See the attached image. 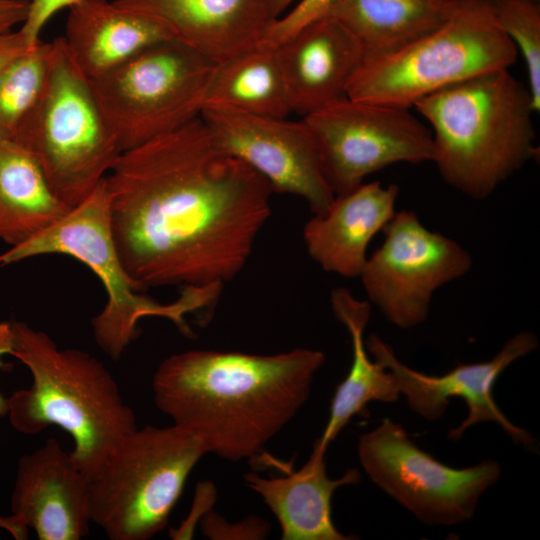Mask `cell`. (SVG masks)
<instances>
[{"mask_svg":"<svg viewBox=\"0 0 540 540\" xmlns=\"http://www.w3.org/2000/svg\"><path fill=\"white\" fill-rule=\"evenodd\" d=\"M105 184L113 240L141 292L224 286L271 215L270 185L223 151L200 117L122 152Z\"/></svg>","mask_w":540,"mask_h":540,"instance_id":"6da1fadb","label":"cell"},{"mask_svg":"<svg viewBox=\"0 0 540 540\" xmlns=\"http://www.w3.org/2000/svg\"><path fill=\"white\" fill-rule=\"evenodd\" d=\"M319 350L271 354L188 350L165 358L152 380L154 402L207 453L254 458L306 403Z\"/></svg>","mask_w":540,"mask_h":540,"instance_id":"7a4b0ae2","label":"cell"},{"mask_svg":"<svg viewBox=\"0 0 540 540\" xmlns=\"http://www.w3.org/2000/svg\"><path fill=\"white\" fill-rule=\"evenodd\" d=\"M412 107L431 130L439 174L470 198L490 196L539 156L531 94L509 69L451 84Z\"/></svg>","mask_w":540,"mask_h":540,"instance_id":"3957f363","label":"cell"},{"mask_svg":"<svg viewBox=\"0 0 540 540\" xmlns=\"http://www.w3.org/2000/svg\"><path fill=\"white\" fill-rule=\"evenodd\" d=\"M10 354L30 371L32 384L6 398V414L20 433L34 435L51 425L74 443L71 455L88 476L112 448L137 428L112 374L79 349L59 348L44 331L10 321Z\"/></svg>","mask_w":540,"mask_h":540,"instance_id":"277c9868","label":"cell"},{"mask_svg":"<svg viewBox=\"0 0 540 540\" xmlns=\"http://www.w3.org/2000/svg\"><path fill=\"white\" fill-rule=\"evenodd\" d=\"M49 254L79 260L101 281L107 300L92 318L91 326L97 345L114 360L139 335L138 323L143 318H165L183 334H191L186 317L212 308L223 288L218 284L183 287L179 297L170 303H161L139 291L113 240L105 179L55 223L0 254V266Z\"/></svg>","mask_w":540,"mask_h":540,"instance_id":"5b68a950","label":"cell"},{"mask_svg":"<svg viewBox=\"0 0 540 540\" xmlns=\"http://www.w3.org/2000/svg\"><path fill=\"white\" fill-rule=\"evenodd\" d=\"M517 56L488 0H457L437 28L391 52L365 56L349 83L347 97L411 108L451 84L509 69Z\"/></svg>","mask_w":540,"mask_h":540,"instance_id":"8992f818","label":"cell"},{"mask_svg":"<svg viewBox=\"0 0 540 540\" xmlns=\"http://www.w3.org/2000/svg\"><path fill=\"white\" fill-rule=\"evenodd\" d=\"M40 165L52 190L70 208L106 178L122 153L62 37L52 41L43 93L12 138Z\"/></svg>","mask_w":540,"mask_h":540,"instance_id":"52a82bcc","label":"cell"},{"mask_svg":"<svg viewBox=\"0 0 540 540\" xmlns=\"http://www.w3.org/2000/svg\"><path fill=\"white\" fill-rule=\"evenodd\" d=\"M206 454L172 424L138 427L88 476L92 523L111 540H148L168 524L185 482Z\"/></svg>","mask_w":540,"mask_h":540,"instance_id":"ba28073f","label":"cell"},{"mask_svg":"<svg viewBox=\"0 0 540 540\" xmlns=\"http://www.w3.org/2000/svg\"><path fill=\"white\" fill-rule=\"evenodd\" d=\"M217 63L167 38L90 79L121 152L200 117Z\"/></svg>","mask_w":540,"mask_h":540,"instance_id":"9c48e42d","label":"cell"},{"mask_svg":"<svg viewBox=\"0 0 540 540\" xmlns=\"http://www.w3.org/2000/svg\"><path fill=\"white\" fill-rule=\"evenodd\" d=\"M303 120L317 141L335 195L351 191L366 176L393 164L433 159L431 130L410 108L344 97Z\"/></svg>","mask_w":540,"mask_h":540,"instance_id":"30bf717a","label":"cell"},{"mask_svg":"<svg viewBox=\"0 0 540 540\" xmlns=\"http://www.w3.org/2000/svg\"><path fill=\"white\" fill-rule=\"evenodd\" d=\"M358 456L378 487L420 521L433 525L471 519L482 493L500 476V466L493 460L462 469L439 462L387 418L360 436Z\"/></svg>","mask_w":540,"mask_h":540,"instance_id":"8fae6325","label":"cell"},{"mask_svg":"<svg viewBox=\"0 0 540 540\" xmlns=\"http://www.w3.org/2000/svg\"><path fill=\"white\" fill-rule=\"evenodd\" d=\"M382 232L384 240L368 255L359 278L389 322L413 328L426 320L434 293L470 271L472 257L410 210L396 211Z\"/></svg>","mask_w":540,"mask_h":540,"instance_id":"7c38bea8","label":"cell"},{"mask_svg":"<svg viewBox=\"0 0 540 540\" xmlns=\"http://www.w3.org/2000/svg\"><path fill=\"white\" fill-rule=\"evenodd\" d=\"M200 118L215 143L260 174L273 192L304 199L313 215L329 208L335 194L317 141L304 120L256 116L213 105L204 106Z\"/></svg>","mask_w":540,"mask_h":540,"instance_id":"4fadbf2b","label":"cell"},{"mask_svg":"<svg viewBox=\"0 0 540 540\" xmlns=\"http://www.w3.org/2000/svg\"><path fill=\"white\" fill-rule=\"evenodd\" d=\"M367 351L374 360L389 370L410 408L428 420H437L444 414L449 398L459 397L468 407L467 418L449 431L451 440H458L463 432L481 422L498 423L516 442L526 446L534 444L531 435L512 424L500 411L493 398V386L500 374L514 361L538 347L537 336L523 331L511 337L489 361L458 364L444 375L430 376L411 369L398 360L393 349L376 334L365 341Z\"/></svg>","mask_w":540,"mask_h":540,"instance_id":"5bb4252c","label":"cell"},{"mask_svg":"<svg viewBox=\"0 0 540 540\" xmlns=\"http://www.w3.org/2000/svg\"><path fill=\"white\" fill-rule=\"evenodd\" d=\"M10 504L0 528L16 539L32 529L40 540H80L92 523L88 478L54 438L19 458Z\"/></svg>","mask_w":540,"mask_h":540,"instance_id":"9a60e30c","label":"cell"},{"mask_svg":"<svg viewBox=\"0 0 540 540\" xmlns=\"http://www.w3.org/2000/svg\"><path fill=\"white\" fill-rule=\"evenodd\" d=\"M215 63L262 44L274 22L272 0H113Z\"/></svg>","mask_w":540,"mask_h":540,"instance_id":"2e32d148","label":"cell"},{"mask_svg":"<svg viewBox=\"0 0 540 540\" xmlns=\"http://www.w3.org/2000/svg\"><path fill=\"white\" fill-rule=\"evenodd\" d=\"M292 112L303 117L347 97L365 54L340 22L320 18L274 47Z\"/></svg>","mask_w":540,"mask_h":540,"instance_id":"e0dca14e","label":"cell"},{"mask_svg":"<svg viewBox=\"0 0 540 540\" xmlns=\"http://www.w3.org/2000/svg\"><path fill=\"white\" fill-rule=\"evenodd\" d=\"M399 189L379 181L335 195L329 208L313 215L302 236L309 256L326 272L359 278L372 239L394 216Z\"/></svg>","mask_w":540,"mask_h":540,"instance_id":"ac0fdd59","label":"cell"},{"mask_svg":"<svg viewBox=\"0 0 540 540\" xmlns=\"http://www.w3.org/2000/svg\"><path fill=\"white\" fill-rule=\"evenodd\" d=\"M326 448L315 443L307 462L285 476L265 478L256 473L244 476L246 485L261 497L276 517L283 540H346L332 520L331 500L334 491L357 484L361 475L349 469L331 479L326 472Z\"/></svg>","mask_w":540,"mask_h":540,"instance_id":"d6986e66","label":"cell"},{"mask_svg":"<svg viewBox=\"0 0 540 540\" xmlns=\"http://www.w3.org/2000/svg\"><path fill=\"white\" fill-rule=\"evenodd\" d=\"M167 38L172 37L159 24L113 0H81L71 6L62 36L70 58L89 80Z\"/></svg>","mask_w":540,"mask_h":540,"instance_id":"ffe728a7","label":"cell"},{"mask_svg":"<svg viewBox=\"0 0 540 540\" xmlns=\"http://www.w3.org/2000/svg\"><path fill=\"white\" fill-rule=\"evenodd\" d=\"M335 317L347 328L352 342V363L345 379L332 398L330 417L317 444L328 447L349 420L361 412L367 403L395 402L399 389L392 373L367 355L364 330L370 319L371 304L359 300L350 290L337 287L330 294Z\"/></svg>","mask_w":540,"mask_h":540,"instance_id":"44dd1931","label":"cell"},{"mask_svg":"<svg viewBox=\"0 0 540 540\" xmlns=\"http://www.w3.org/2000/svg\"><path fill=\"white\" fill-rule=\"evenodd\" d=\"M70 209L54 193L34 157L16 141L0 136V240L17 246Z\"/></svg>","mask_w":540,"mask_h":540,"instance_id":"7402d4cb","label":"cell"},{"mask_svg":"<svg viewBox=\"0 0 540 540\" xmlns=\"http://www.w3.org/2000/svg\"><path fill=\"white\" fill-rule=\"evenodd\" d=\"M456 2L337 0L327 16L356 37L365 56H374L396 50L437 28L450 16Z\"/></svg>","mask_w":540,"mask_h":540,"instance_id":"603a6c76","label":"cell"},{"mask_svg":"<svg viewBox=\"0 0 540 540\" xmlns=\"http://www.w3.org/2000/svg\"><path fill=\"white\" fill-rule=\"evenodd\" d=\"M286 118L292 109L275 48L264 43L217 63L204 106Z\"/></svg>","mask_w":540,"mask_h":540,"instance_id":"cb8c5ba5","label":"cell"},{"mask_svg":"<svg viewBox=\"0 0 540 540\" xmlns=\"http://www.w3.org/2000/svg\"><path fill=\"white\" fill-rule=\"evenodd\" d=\"M52 41L40 40L0 75V136L12 138L38 103L47 82Z\"/></svg>","mask_w":540,"mask_h":540,"instance_id":"d4e9b609","label":"cell"},{"mask_svg":"<svg viewBox=\"0 0 540 540\" xmlns=\"http://www.w3.org/2000/svg\"><path fill=\"white\" fill-rule=\"evenodd\" d=\"M493 15L520 52L527 70V87L536 112L540 110V2L488 0Z\"/></svg>","mask_w":540,"mask_h":540,"instance_id":"484cf974","label":"cell"},{"mask_svg":"<svg viewBox=\"0 0 540 540\" xmlns=\"http://www.w3.org/2000/svg\"><path fill=\"white\" fill-rule=\"evenodd\" d=\"M337 0H299L271 26L264 44L275 47L302 27L326 17Z\"/></svg>","mask_w":540,"mask_h":540,"instance_id":"4316f807","label":"cell"},{"mask_svg":"<svg viewBox=\"0 0 540 540\" xmlns=\"http://www.w3.org/2000/svg\"><path fill=\"white\" fill-rule=\"evenodd\" d=\"M202 533L215 540H257L264 539L269 533V524L255 516L240 522L230 523L216 512H206L201 521Z\"/></svg>","mask_w":540,"mask_h":540,"instance_id":"83f0119b","label":"cell"},{"mask_svg":"<svg viewBox=\"0 0 540 540\" xmlns=\"http://www.w3.org/2000/svg\"><path fill=\"white\" fill-rule=\"evenodd\" d=\"M79 1L81 0H29L27 16L19 31L33 47L41 40V31L49 20Z\"/></svg>","mask_w":540,"mask_h":540,"instance_id":"f1b7e54d","label":"cell"},{"mask_svg":"<svg viewBox=\"0 0 540 540\" xmlns=\"http://www.w3.org/2000/svg\"><path fill=\"white\" fill-rule=\"evenodd\" d=\"M31 48L33 47L28 44L19 29L0 35V75L11 63Z\"/></svg>","mask_w":540,"mask_h":540,"instance_id":"f546056e","label":"cell"},{"mask_svg":"<svg viewBox=\"0 0 540 540\" xmlns=\"http://www.w3.org/2000/svg\"><path fill=\"white\" fill-rule=\"evenodd\" d=\"M28 12V2L22 0H0V35L22 25Z\"/></svg>","mask_w":540,"mask_h":540,"instance_id":"4dcf8cb0","label":"cell"},{"mask_svg":"<svg viewBox=\"0 0 540 540\" xmlns=\"http://www.w3.org/2000/svg\"><path fill=\"white\" fill-rule=\"evenodd\" d=\"M12 348V330L10 322H0V358L5 354H10ZM4 364L0 361V368ZM5 408V398L0 396V413Z\"/></svg>","mask_w":540,"mask_h":540,"instance_id":"1f68e13d","label":"cell"},{"mask_svg":"<svg viewBox=\"0 0 540 540\" xmlns=\"http://www.w3.org/2000/svg\"><path fill=\"white\" fill-rule=\"evenodd\" d=\"M298 1L299 0H272L273 12L276 18L278 19L280 16H282L288 7Z\"/></svg>","mask_w":540,"mask_h":540,"instance_id":"d6a6232c","label":"cell"},{"mask_svg":"<svg viewBox=\"0 0 540 540\" xmlns=\"http://www.w3.org/2000/svg\"><path fill=\"white\" fill-rule=\"evenodd\" d=\"M22 1H26V2H29V0H22Z\"/></svg>","mask_w":540,"mask_h":540,"instance_id":"836d02e7","label":"cell"},{"mask_svg":"<svg viewBox=\"0 0 540 540\" xmlns=\"http://www.w3.org/2000/svg\"><path fill=\"white\" fill-rule=\"evenodd\" d=\"M535 1H539V2H540V0H535Z\"/></svg>","mask_w":540,"mask_h":540,"instance_id":"e575fe53","label":"cell"}]
</instances>
